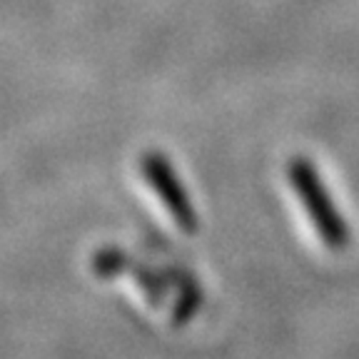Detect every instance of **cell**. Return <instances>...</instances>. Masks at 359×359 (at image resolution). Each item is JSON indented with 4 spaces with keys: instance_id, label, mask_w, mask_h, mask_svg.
Masks as SVG:
<instances>
[{
    "instance_id": "1",
    "label": "cell",
    "mask_w": 359,
    "mask_h": 359,
    "mask_svg": "<svg viewBox=\"0 0 359 359\" xmlns=\"http://www.w3.org/2000/svg\"><path fill=\"white\" fill-rule=\"evenodd\" d=\"M290 182L294 187V192H297V197L302 200L312 227L322 237V245L327 250H332V252L344 250L349 245L347 222L334 210L322 180L317 177V172L304 157H294V163L290 165Z\"/></svg>"
},
{
    "instance_id": "2",
    "label": "cell",
    "mask_w": 359,
    "mask_h": 359,
    "mask_svg": "<svg viewBox=\"0 0 359 359\" xmlns=\"http://www.w3.org/2000/svg\"><path fill=\"white\" fill-rule=\"evenodd\" d=\"M145 172H147V180H150V185L155 187L157 197L165 202L168 212L172 215L175 224H177L180 230L195 232L197 230L195 212H192L190 202H187V195H185V190H182V185L175 180L168 160H165L163 155H147Z\"/></svg>"
}]
</instances>
